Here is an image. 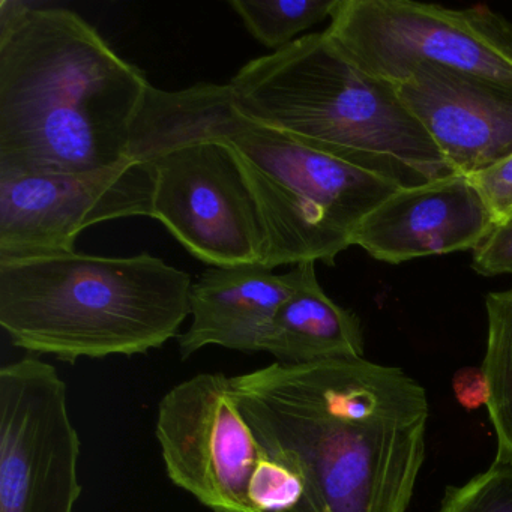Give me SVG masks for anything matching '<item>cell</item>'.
Returning <instances> with one entry per match:
<instances>
[{
	"mask_svg": "<svg viewBox=\"0 0 512 512\" xmlns=\"http://www.w3.org/2000/svg\"><path fill=\"white\" fill-rule=\"evenodd\" d=\"M269 460L304 493L289 512H406L425 460L427 392L365 358L274 362L230 377Z\"/></svg>",
	"mask_w": 512,
	"mask_h": 512,
	"instance_id": "obj_1",
	"label": "cell"
},
{
	"mask_svg": "<svg viewBox=\"0 0 512 512\" xmlns=\"http://www.w3.org/2000/svg\"><path fill=\"white\" fill-rule=\"evenodd\" d=\"M82 442L67 383L25 356L0 370V512H74Z\"/></svg>",
	"mask_w": 512,
	"mask_h": 512,
	"instance_id": "obj_8",
	"label": "cell"
},
{
	"mask_svg": "<svg viewBox=\"0 0 512 512\" xmlns=\"http://www.w3.org/2000/svg\"><path fill=\"white\" fill-rule=\"evenodd\" d=\"M395 88L458 175L512 155L511 83L424 67Z\"/></svg>",
	"mask_w": 512,
	"mask_h": 512,
	"instance_id": "obj_11",
	"label": "cell"
},
{
	"mask_svg": "<svg viewBox=\"0 0 512 512\" xmlns=\"http://www.w3.org/2000/svg\"><path fill=\"white\" fill-rule=\"evenodd\" d=\"M326 37L355 67L397 86L442 68L512 85V23L487 7L412 0H337Z\"/></svg>",
	"mask_w": 512,
	"mask_h": 512,
	"instance_id": "obj_7",
	"label": "cell"
},
{
	"mask_svg": "<svg viewBox=\"0 0 512 512\" xmlns=\"http://www.w3.org/2000/svg\"><path fill=\"white\" fill-rule=\"evenodd\" d=\"M128 157L151 167L152 218L209 266L265 265L269 238L235 152L140 109Z\"/></svg>",
	"mask_w": 512,
	"mask_h": 512,
	"instance_id": "obj_6",
	"label": "cell"
},
{
	"mask_svg": "<svg viewBox=\"0 0 512 512\" xmlns=\"http://www.w3.org/2000/svg\"><path fill=\"white\" fill-rule=\"evenodd\" d=\"M227 85L247 118L398 187L455 175L397 88L347 61L325 31L253 59Z\"/></svg>",
	"mask_w": 512,
	"mask_h": 512,
	"instance_id": "obj_3",
	"label": "cell"
},
{
	"mask_svg": "<svg viewBox=\"0 0 512 512\" xmlns=\"http://www.w3.org/2000/svg\"><path fill=\"white\" fill-rule=\"evenodd\" d=\"M436 512H512V469H490L457 487H449Z\"/></svg>",
	"mask_w": 512,
	"mask_h": 512,
	"instance_id": "obj_17",
	"label": "cell"
},
{
	"mask_svg": "<svg viewBox=\"0 0 512 512\" xmlns=\"http://www.w3.org/2000/svg\"><path fill=\"white\" fill-rule=\"evenodd\" d=\"M455 397L466 409L487 406L488 383L482 368H463L452 379Z\"/></svg>",
	"mask_w": 512,
	"mask_h": 512,
	"instance_id": "obj_21",
	"label": "cell"
},
{
	"mask_svg": "<svg viewBox=\"0 0 512 512\" xmlns=\"http://www.w3.org/2000/svg\"><path fill=\"white\" fill-rule=\"evenodd\" d=\"M487 349L481 368L488 383L487 409L496 436L497 466L512 469V287L488 293Z\"/></svg>",
	"mask_w": 512,
	"mask_h": 512,
	"instance_id": "obj_15",
	"label": "cell"
},
{
	"mask_svg": "<svg viewBox=\"0 0 512 512\" xmlns=\"http://www.w3.org/2000/svg\"><path fill=\"white\" fill-rule=\"evenodd\" d=\"M151 86L79 14L32 5L0 29V178L128 160Z\"/></svg>",
	"mask_w": 512,
	"mask_h": 512,
	"instance_id": "obj_2",
	"label": "cell"
},
{
	"mask_svg": "<svg viewBox=\"0 0 512 512\" xmlns=\"http://www.w3.org/2000/svg\"><path fill=\"white\" fill-rule=\"evenodd\" d=\"M154 191L151 167L133 158L97 172L0 178V260L70 253L95 224L152 218Z\"/></svg>",
	"mask_w": 512,
	"mask_h": 512,
	"instance_id": "obj_10",
	"label": "cell"
},
{
	"mask_svg": "<svg viewBox=\"0 0 512 512\" xmlns=\"http://www.w3.org/2000/svg\"><path fill=\"white\" fill-rule=\"evenodd\" d=\"M191 287L190 274L149 253L0 260V326L14 346L71 364L146 355L179 337Z\"/></svg>",
	"mask_w": 512,
	"mask_h": 512,
	"instance_id": "obj_4",
	"label": "cell"
},
{
	"mask_svg": "<svg viewBox=\"0 0 512 512\" xmlns=\"http://www.w3.org/2000/svg\"><path fill=\"white\" fill-rule=\"evenodd\" d=\"M290 271L293 290L272 322L263 352L287 365L364 358L361 322L323 292L316 262L299 263Z\"/></svg>",
	"mask_w": 512,
	"mask_h": 512,
	"instance_id": "obj_14",
	"label": "cell"
},
{
	"mask_svg": "<svg viewBox=\"0 0 512 512\" xmlns=\"http://www.w3.org/2000/svg\"><path fill=\"white\" fill-rule=\"evenodd\" d=\"M472 268L484 277L512 275V218L494 224L491 232L473 250Z\"/></svg>",
	"mask_w": 512,
	"mask_h": 512,
	"instance_id": "obj_20",
	"label": "cell"
},
{
	"mask_svg": "<svg viewBox=\"0 0 512 512\" xmlns=\"http://www.w3.org/2000/svg\"><path fill=\"white\" fill-rule=\"evenodd\" d=\"M304 488L298 476L266 458L251 487V500L260 512H289L298 505Z\"/></svg>",
	"mask_w": 512,
	"mask_h": 512,
	"instance_id": "obj_18",
	"label": "cell"
},
{
	"mask_svg": "<svg viewBox=\"0 0 512 512\" xmlns=\"http://www.w3.org/2000/svg\"><path fill=\"white\" fill-rule=\"evenodd\" d=\"M473 185L494 224L512 218V155L481 172L466 176Z\"/></svg>",
	"mask_w": 512,
	"mask_h": 512,
	"instance_id": "obj_19",
	"label": "cell"
},
{
	"mask_svg": "<svg viewBox=\"0 0 512 512\" xmlns=\"http://www.w3.org/2000/svg\"><path fill=\"white\" fill-rule=\"evenodd\" d=\"M337 0H230L248 34L278 52L331 17Z\"/></svg>",
	"mask_w": 512,
	"mask_h": 512,
	"instance_id": "obj_16",
	"label": "cell"
},
{
	"mask_svg": "<svg viewBox=\"0 0 512 512\" xmlns=\"http://www.w3.org/2000/svg\"><path fill=\"white\" fill-rule=\"evenodd\" d=\"M292 290V271L274 274L262 263L209 266L191 287L193 320L178 337L181 358L209 346L263 352L272 322Z\"/></svg>",
	"mask_w": 512,
	"mask_h": 512,
	"instance_id": "obj_13",
	"label": "cell"
},
{
	"mask_svg": "<svg viewBox=\"0 0 512 512\" xmlns=\"http://www.w3.org/2000/svg\"><path fill=\"white\" fill-rule=\"evenodd\" d=\"M494 227L478 191L464 175L398 188L356 230L353 245L380 262H409L475 250Z\"/></svg>",
	"mask_w": 512,
	"mask_h": 512,
	"instance_id": "obj_12",
	"label": "cell"
},
{
	"mask_svg": "<svg viewBox=\"0 0 512 512\" xmlns=\"http://www.w3.org/2000/svg\"><path fill=\"white\" fill-rule=\"evenodd\" d=\"M142 109L235 152L268 230L269 269L304 262L334 266L365 217L401 188L247 118L229 85L199 83L170 92L151 86Z\"/></svg>",
	"mask_w": 512,
	"mask_h": 512,
	"instance_id": "obj_5",
	"label": "cell"
},
{
	"mask_svg": "<svg viewBox=\"0 0 512 512\" xmlns=\"http://www.w3.org/2000/svg\"><path fill=\"white\" fill-rule=\"evenodd\" d=\"M158 445L167 476L212 512H260L251 500L262 446L230 394V377L202 373L158 404Z\"/></svg>",
	"mask_w": 512,
	"mask_h": 512,
	"instance_id": "obj_9",
	"label": "cell"
}]
</instances>
